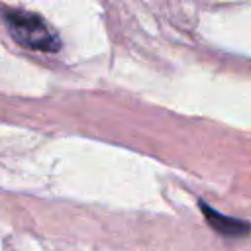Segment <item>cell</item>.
Instances as JSON below:
<instances>
[{"mask_svg":"<svg viewBox=\"0 0 251 251\" xmlns=\"http://www.w3.org/2000/svg\"><path fill=\"white\" fill-rule=\"evenodd\" d=\"M0 16L4 24L8 25L12 37L33 51H43V53H55L59 51L61 43L55 35V31L39 18L37 14L20 10V8H6L0 6Z\"/></svg>","mask_w":251,"mask_h":251,"instance_id":"1","label":"cell"},{"mask_svg":"<svg viewBox=\"0 0 251 251\" xmlns=\"http://www.w3.org/2000/svg\"><path fill=\"white\" fill-rule=\"evenodd\" d=\"M198 204H200V210H202L206 222L210 224V227L216 229L220 235H224V237H245L249 233V224L247 222H243L239 218L220 214L218 210H214L204 200H200Z\"/></svg>","mask_w":251,"mask_h":251,"instance_id":"2","label":"cell"}]
</instances>
